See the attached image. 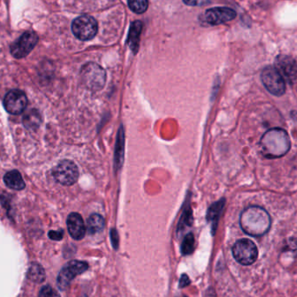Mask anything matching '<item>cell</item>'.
Wrapping results in <instances>:
<instances>
[{"label":"cell","mask_w":297,"mask_h":297,"mask_svg":"<svg viewBox=\"0 0 297 297\" xmlns=\"http://www.w3.org/2000/svg\"><path fill=\"white\" fill-rule=\"evenodd\" d=\"M105 225L104 218L99 214H92L87 220V230L89 234L94 235L102 231Z\"/></svg>","instance_id":"2e32d148"},{"label":"cell","mask_w":297,"mask_h":297,"mask_svg":"<svg viewBox=\"0 0 297 297\" xmlns=\"http://www.w3.org/2000/svg\"><path fill=\"white\" fill-rule=\"evenodd\" d=\"M205 297H216V293H215V290L213 288H210V289L207 290Z\"/></svg>","instance_id":"83f0119b"},{"label":"cell","mask_w":297,"mask_h":297,"mask_svg":"<svg viewBox=\"0 0 297 297\" xmlns=\"http://www.w3.org/2000/svg\"><path fill=\"white\" fill-rule=\"evenodd\" d=\"M128 5L132 12L141 14L146 12L149 4L148 0H128Z\"/></svg>","instance_id":"7402d4cb"},{"label":"cell","mask_w":297,"mask_h":297,"mask_svg":"<svg viewBox=\"0 0 297 297\" xmlns=\"http://www.w3.org/2000/svg\"><path fill=\"white\" fill-rule=\"evenodd\" d=\"M82 83L88 90L99 91L106 83V73L98 63L90 62L84 64L80 72Z\"/></svg>","instance_id":"3957f363"},{"label":"cell","mask_w":297,"mask_h":297,"mask_svg":"<svg viewBox=\"0 0 297 297\" xmlns=\"http://www.w3.org/2000/svg\"><path fill=\"white\" fill-rule=\"evenodd\" d=\"M39 42V36L35 32H24L11 46V53L16 59H23L32 52Z\"/></svg>","instance_id":"9c48e42d"},{"label":"cell","mask_w":297,"mask_h":297,"mask_svg":"<svg viewBox=\"0 0 297 297\" xmlns=\"http://www.w3.org/2000/svg\"><path fill=\"white\" fill-rule=\"evenodd\" d=\"M89 265L85 261H78V260H72L69 261L66 265L63 267V269L60 270L59 274L58 276V287L60 290H64L70 285L71 281L74 278L85 272L88 270Z\"/></svg>","instance_id":"52a82bcc"},{"label":"cell","mask_w":297,"mask_h":297,"mask_svg":"<svg viewBox=\"0 0 297 297\" xmlns=\"http://www.w3.org/2000/svg\"><path fill=\"white\" fill-rule=\"evenodd\" d=\"M185 297V296H180V297Z\"/></svg>","instance_id":"f1b7e54d"},{"label":"cell","mask_w":297,"mask_h":297,"mask_svg":"<svg viewBox=\"0 0 297 297\" xmlns=\"http://www.w3.org/2000/svg\"><path fill=\"white\" fill-rule=\"evenodd\" d=\"M190 278L188 277V276L185 275V274L182 275V277H181V279H180V281H179V287L180 288H185V287L190 285Z\"/></svg>","instance_id":"4316f807"},{"label":"cell","mask_w":297,"mask_h":297,"mask_svg":"<svg viewBox=\"0 0 297 297\" xmlns=\"http://www.w3.org/2000/svg\"><path fill=\"white\" fill-rule=\"evenodd\" d=\"M27 278L35 283H42L45 280V271L42 266L33 262L27 272Z\"/></svg>","instance_id":"e0dca14e"},{"label":"cell","mask_w":297,"mask_h":297,"mask_svg":"<svg viewBox=\"0 0 297 297\" xmlns=\"http://www.w3.org/2000/svg\"><path fill=\"white\" fill-rule=\"evenodd\" d=\"M49 238H51L52 240L54 241H60L63 237V230H51L49 232Z\"/></svg>","instance_id":"cb8c5ba5"},{"label":"cell","mask_w":297,"mask_h":297,"mask_svg":"<svg viewBox=\"0 0 297 297\" xmlns=\"http://www.w3.org/2000/svg\"><path fill=\"white\" fill-rule=\"evenodd\" d=\"M141 31H142V23L140 21H136L134 23H132L130 35L128 39V44L130 45L131 50L134 52H137L139 49Z\"/></svg>","instance_id":"9a60e30c"},{"label":"cell","mask_w":297,"mask_h":297,"mask_svg":"<svg viewBox=\"0 0 297 297\" xmlns=\"http://www.w3.org/2000/svg\"><path fill=\"white\" fill-rule=\"evenodd\" d=\"M4 181L6 186L12 190H21L25 187L23 178L18 171H12L6 173L4 176Z\"/></svg>","instance_id":"5bb4252c"},{"label":"cell","mask_w":297,"mask_h":297,"mask_svg":"<svg viewBox=\"0 0 297 297\" xmlns=\"http://www.w3.org/2000/svg\"><path fill=\"white\" fill-rule=\"evenodd\" d=\"M240 226L246 234L261 237L270 229L271 219L263 208L250 206L243 210L240 217Z\"/></svg>","instance_id":"6da1fadb"},{"label":"cell","mask_w":297,"mask_h":297,"mask_svg":"<svg viewBox=\"0 0 297 297\" xmlns=\"http://www.w3.org/2000/svg\"><path fill=\"white\" fill-rule=\"evenodd\" d=\"M210 0H183V2L188 5L192 6H198V5H202L206 4L210 2Z\"/></svg>","instance_id":"484cf974"},{"label":"cell","mask_w":297,"mask_h":297,"mask_svg":"<svg viewBox=\"0 0 297 297\" xmlns=\"http://www.w3.org/2000/svg\"><path fill=\"white\" fill-rule=\"evenodd\" d=\"M261 79L266 89L272 95L280 97L285 93V80L276 68L272 66L264 68L261 72Z\"/></svg>","instance_id":"5b68a950"},{"label":"cell","mask_w":297,"mask_h":297,"mask_svg":"<svg viewBox=\"0 0 297 297\" xmlns=\"http://www.w3.org/2000/svg\"><path fill=\"white\" fill-rule=\"evenodd\" d=\"M27 105V98L23 91L12 90L9 91L4 99V106L9 113L13 115L21 114Z\"/></svg>","instance_id":"30bf717a"},{"label":"cell","mask_w":297,"mask_h":297,"mask_svg":"<svg viewBox=\"0 0 297 297\" xmlns=\"http://www.w3.org/2000/svg\"><path fill=\"white\" fill-rule=\"evenodd\" d=\"M121 131V134H120V131H119V139H118V143H117V146H116V155H115V162L116 166H120L122 164L123 162V129H120Z\"/></svg>","instance_id":"44dd1931"},{"label":"cell","mask_w":297,"mask_h":297,"mask_svg":"<svg viewBox=\"0 0 297 297\" xmlns=\"http://www.w3.org/2000/svg\"><path fill=\"white\" fill-rule=\"evenodd\" d=\"M67 228L71 237L75 240L83 239L86 233V228L83 218L79 213H71L69 215Z\"/></svg>","instance_id":"4fadbf2b"},{"label":"cell","mask_w":297,"mask_h":297,"mask_svg":"<svg viewBox=\"0 0 297 297\" xmlns=\"http://www.w3.org/2000/svg\"><path fill=\"white\" fill-rule=\"evenodd\" d=\"M237 13L234 10L228 7H215L207 10L204 14L205 21L211 25L223 24L234 20Z\"/></svg>","instance_id":"7c38bea8"},{"label":"cell","mask_w":297,"mask_h":297,"mask_svg":"<svg viewBox=\"0 0 297 297\" xmlns=\"http://www.w3.org/2000/svg\"><path fill=\"white\" fill-rule=\"evenodd\" d=\"M111 242H112V245L113 248L116 250L119 249V234H118V231L115 229H112L111 231Z\"/></svg>","instance_id":"d4e9b609"},{"label":"cell","mask_w":297,"mask_h":297,"mask_svg":"<svg viewBox=\"0 0 297 297\" xmlns=\"http://www.w3.org/2000/svg\"><path fill=\"white\" fill-rule=\"evenodd\" d=\"M195 247V238L194 235L192 233H189L183 238L182 246H181V251L182 255L188 256L193 252Z\"/></svg>","instance_id":"ffe728a7"},{"label":"cell","mask_w":297,"mask_h":297,"mask_svg":"<svg viewBox=\"0 0 297 297\" xmlns=\"http://www.w3.org/2000/svg\"><path fill=\"white\" fill-rule=\"evenodd\" d=\"M59 297L58 294L52 289L50 286H44L40 289V297Z\"/></svg>","instance_id":"603a6c76"},{"label":"cell","mask_w":297,"mask_h":297,"mask_svg":"<svg viewBox=\"0 0 297 297\" xmlns=\"http://www.w3.org/2000/svg\"><path fill=\"white\" fill-rule=\"evenodd\" d=\"M72 30L79 40L88 41L95 37L99 30V24L92 17L81 16L72 22Z\"/></svg>","instance_id":"8992f818"},{"label":"cell","mask_w":297,"mask_h":297,"mask_svg":"<svg viewBox=\"0 0 297 297\" xmlns=\"http://www.w3.org/2000/svg\"><path fill=\"white\" fill-rule=\"evenodd\" d=\"M23 123L24 126L30 130H34L40 126L41 123V117H40V112L35 110L32 109L30 111H28L25 115L23 118Z\"/></svg>","instance_id":"ac0fdd59"},{"label":"cell","mask_w":297,"mask_h":297,"mask_svg":"<svg viewBox=\"0 0 297 297\" xmlns=\"http://www.w3.org/2000/svg\"><path fill=\"white\" fill-rule=\"evenodd\" d=\"M276 69L281 77L289 83H293L297 79V63L289 56H278L276 59Z\"/></svg>","instance_id":"8fae6325"},{"label":"cell","mask_w":297,"mask_h":297,"mask_svg":"<svg viewBox=\"0 0 297 297\" xmlns=\"http://www.w3.org/2000/svg\"><path fill=\"white\" fill-rule=\"evenodd\" d=\"M232 254L236 261L242 265H251L257 260V245L250 239H240L232 248Z\"/></svg>","instance_id":"277c9868"},{"label":"cell","mask_w":297,"mask_h":297,"mask_svg":"<svg viewBox=\"0 0 297 297\" xmlns=\"http://www.w3.org/2000/svg\"><path fill=\"white\" fill-rule=\"evenodd\" d=\"M290 139L288 133L280 128H274L264 133L261 139L263 154L270 158H281L290 150Z\"/></svg>","instance_id":"7a4b0ae2"},{"label":"cell","mask_w":297,"mask_h":297,"mask_svg":"<svg viewBox=\"0 0 297 297\" xmlns=\"http://www.w3.org/2000/svg\"><path fill=\"white\" fill-rule=\"evenodd\" d=\"M53 177L57 182L63 185L70 186L78 181L79 171L78 166L72 161L63 160L54 168Z\"/></svg>","instance_id":"ba28073f"},{"label":"cell","mask_w":297,"mask_h":297,"mask_svg":"<svg viewBox=\"0 0 297 297\" xmlns=\"http://www.w3.org/2000/svg\"><path fill=\"white\" fill-rule=\"evenodd\" d=\"M223 201L224 200H221L220 202H216L212 206L210 207L209 210H208V215H207V218L210 222L213 223V225L216 226L217 222L218 221V218L220 216V213L222 211V208H223Z\"/></svg>","instance_id":"d6986e66"}]
</instances>
